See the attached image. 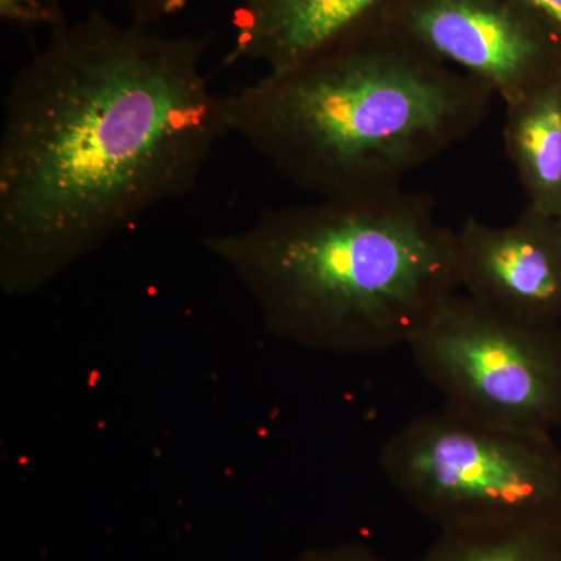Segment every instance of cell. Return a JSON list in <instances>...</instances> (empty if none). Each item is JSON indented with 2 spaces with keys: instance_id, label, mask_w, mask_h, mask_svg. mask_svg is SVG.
<instances>
[{
  "instance_id": "4fadbf2b",
  "label": "cell",
  "mask_w": 561,
  "mask_h": 561,
  "mask_svg": "<svg viewBox=\"0 0 561 561\" xmlns=\"http://www.w3.org/2000/svg\"><path fill=\"white\" fill-rule=\"evenodd\" d=\"M295 561H386L370 548L357 542L331 546V548L309 549Z\"/></svg>"
},
{
  "instance_id": "277c9868",
  "label": "cell",
  "mask_w": 561,
  "mask_h": 561,
  "mask_svg": "<svg viewBox=\"0 0 561 561\" xmlns=\"http://www.w3.org/2000/svg\"><path fill=\"white\" fill-rule=\"evenodd\" d=\"M379 465L440 530L551 523L561 507V449L551 437L489 426L448 408L394 432Z\"/></svg>"
},
{
  "instance_id": "9a60e30c",
  "label": "cell",
  "mask_w": 561,
  "mask_h": 561,
  "mask_svg": "<svg viewBox=\"0 0 561 561\" xmlns=\"http://www.w3.org/2000/svg\"><path fill=\"white\" fill-rule=\"evenodd\" d=\"M551 530L553 541H556L557 551H559L561 559V507L557 511L556 515H553Z\"/></svg>"
},
{
  "instance_id": "30bf717a",
  "label": "cell",
  "mask_w": 561,
  "mask_h": 561,
  "mask_svg": "<svg viewBox=\"0 0 561 561\" xmlns=\"http://www.w3.org/2000/svg\"><path fill=\"white\" fill-rule=\"evenodd\" d=\"M420 561H561L551 523L440 530Z\"/></svg>"
},
{
  "instance_id": "8fae6325",
  "label": "cell",
  "mask_w": 561,
  "mask_h": 561,
  "mask_svg": "<svg viewBox=\"0 0 561 561\" xmlns=\"http://www.w3.org/2000/svg\"><path fill=\"white\" fill-rule=\"evenodd\" d=\"M0 18L18 27H49L50 32L68 24L58 0H0Z\"/></svg>"
},
{
  "instance_id": "7c38bea8",
  "label": "cell",
  "mask_w": 561,
  "mask_h": 561,
  "mask_svg": "<svg viewBox=\"0 0 561 561\" xmlns=\"http://www.w3.org/2000/svg\"><path fill=\"white\" fill-rule=\"evenodd\" d=\"M124 3L135 24L150 27L186 9L190 0H124Z\"/></svg>"
},
{
  "instance_id": "52a82bcc",
  "label": "cell",
  "mask_w": 561,
  "mask_h": 561,
  "mask_svg": "<svg viewBox=\"0 0 561 561\" xmlns=\"http://www.w3.org/2000/svg\"><path fill=\"white\" fill-rule=\"evenodd\" d=\"M460 290L491 311L561 324V220L529 208L507 227L468 219L457 231Z\"/></svg>"
},
{
  "instance_id": "8992f818",
  "label": "cell",
  "mask_w": 561,
  "mask_h": 561,
  "mask_svg": "<svg viewBox=\"0 0 561 561\" xmlns=\"http://www.w3.org/2000/svg\"><path fill=\"white\" fill-rule=\"evenodd\" d=\"M375 20L505 105L561 68V36L523 0H386Z\"/></svg>"
},
{
  "instance_id": "ba28073f",
  "label": "cell",
  "mask_w": 561,
  "mask_h": 561,
  "mask_svg": "<svg viewBox=\"0 0 561 561\" xmlns=\"http://www.w3.org/2000/svg\"><path fill=\"white\" fill-rule=\"evenodd\" d=\"M386 0H242L236 11V39L225 58L262 62L284 72L341 39Z\"/></svg>"
},
{
  "instance_id": "9c48e42d",
  "label": "cell",
  "mask_w": 561,
  "mask_h": 561,
  "mask_svg": "<svg viewBox=\"0 0 561 561\" xmlns=\"http://www.w3.org/2000/svg\"><path fill=\"white\" fill-rule=\"evenodd\" d=\"M504 144L526 208L561 220V68L505 105Z\"/></svg>"
},
{
  "instance_id": "5b68a950",
  "label": "cell",
  "mask_w": 561,
  "mask_h": 561,
  "mask_svg": "<svg viewBox=\"0 0 561 561\" xmlns=\"http://www.w3.org/2000/svg\"><path fill=\"white\" fill-rule=\"evenodd\" d=\"M409 350L451 411L535 437L561 427V324L511 319L457 291Z\"/></svg>"
},
{
  "instance_id": "5bb4252c",
  "label": "cell",
  "mask_w": 561,
  "mask_h": 561,
  "mask_svg": "<svg viewBox=\"0 0 561 561\" xmlns=\"http://www.w3.org/2000/svg\"><path fill=\"white\" fill-rule=\"evenodd\" d=\"M561 36V0H523Z\"/></svg>"
},
{
  "instance_id": "7a4b0ae2",
  "label": "cell",
  "mask_w": 561,
  "mask_h": 561,
  "mask_svg": "<svg viewBox=\"0 0 561 561\" xmlns=\"http://www.w3.org/2000/svg\"><path fill=\"white\" fill-rule=\"evenodd\" d=\"M493 92L368 16L327 49L227 95L231 135L319 201L401 190L479 130Z\"/></svg>"
},
{
  "instance_id": "6da1fadb",
  "label": "cell",
  "mask_w": 561,
  "mask_h": 561,
  "mask_svg": "<svg viewBox=\"0 0 561 561\" xmlns=\"http://www.w3.org/2000/svg\"><path fill=\"white\" fill-rule=\"evenodd\" d=\"M208 41L99 11L50 32L11 80L0 136V287L35 294L194 190L231 136Z\"/></svg>"
},
{
  "instance_id": "3957f363",
  "label": "cell",
  "mask_w": 561,
  "mask_h": 561,
  "mask_svg": "<svg viewBox=\"0 0 561 561\" xmlns=\"http://www.w3.org/2000/svg\"><path fill=\"white\" fill-rule=\"evenodd\" d=\"M203 247L234 273L273 335L321 353L409 348L460 290L457 231L431 195L402 187L264 210Z\"/></svg>"
}]
</instances>
